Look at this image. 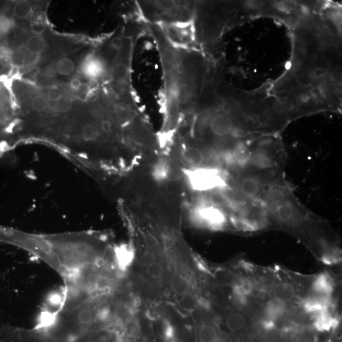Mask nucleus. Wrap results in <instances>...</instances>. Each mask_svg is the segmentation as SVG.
Masks as SVG:
<instances>
[{
	"instance_id": "f257e3e1",
	"label": "nucleus",
	"mask_w": 342,
	"mask_h": 342,
	"mask_svg": "<svg viewBox=\"0 0 342 342\" xmlns=\"http://www.w3.org/2000/svg\"><path fill=\"white\" fill-rule=\"evenodd\" d=\"M183 178L192 191L198 193L219 191L228 187L227 177L223 171L213 166L185 169Z\"/></svg>"
},
{
	"instance_id": "f03ea898",
	"label": "nucleus",
	"mask_w": 342,
	"mask_h": 342,
	"mask_svg": "<svg viewBox=\"0 0 342 342\" xmlns=\"http://www.w3.org/2000/svg\"><path fill=\"white\" fill-rule=\"evenodd\" d=\"M185 169L181 159H163L154 166L152 174L156 180L160 182H177L184 177Z\"/></svg>"
},
{
	"instance_id": "7ed1b4c3",
	"label": "nucleus",
	"mask_w": 342,
	"mask_h": 342,
	"mask_svg": "<svg viewBox=\"0 0 342 342\" xmlns=\"http://www.w3.org/2000/svg\"><path fill=\"white\" fill-rule=\"evenodd\" d=\"M194 217L200 225L212 230H219L227 222L225 213L216 205L212 204H204L196 207Z\"/></svg>"
},
{
	"instance_id": "20e7f679",
	"label": "nucleus",
	"mask_w": 342,
	"mask_h": 342,
	"mask_svg": "<svg viewBox=\"0 0 342 342\" xmlns=\"http://www.w3.org/2000/svg\"><path fill=\"white\" fill-rule=\"evenodd\" d=\"M334 290L335 283L332 278L328 273H321L314 278L310 294L331 300Z\"/></svg>"
},
{
	"instance_id": "39448f33",
	"label": "nucleus",
	"mask_w": 342,
	"mask_h": 342,
	"mask_svg": "<svg viewBox=\"0 0 342 342\" xmlns=\"http://www.w3.org/2000/svg\"><path fill=\"white\" fill-rule=\"evenodd\" d=\"M270 294L273 299L288 304L296 300L298 297L299 291L294 283L281 281L271 286Z\"/></svg>"
},
{
	"instance_id": "423d86ee",
	"label": "nucleus",
	"mask_w": 342,
	"mask_h": 342,
	"mask_svg": "<svg viewBox=\"0 0 342 342\" xmlns=\"http://www.w3.org/2000/svg\"><path fill=\"white\" fill-rule=\"evenodd\" d=\"M224 325L229 332L236 335L245 334L249 330V319L238 311L231 312L224 318Z\"/></svg>"
},
{
	"instance_id": "0eeeda50",
	"label": "nucleus",
	"mask_w": 342,
	"mask_h": 342,
	"mask_svg": "<svg viewBox=\"0 0 342 342\" xmlns=\"http://www.w3.org/2000/svg\"><path fill=\"white\" fill-rule=\"evenodd\" d=\"M181 161L188 169L198 168L204 165L205 155L200 149L187 147L181 151Z\"/></svg>"
},
{
	"instance_id": "6e6552de",
	"label": "nucleus",
	"mask_w": 342,
	"mask_h": 342,
	"mask_svg": "<svg viewBox=\"0 0 342 342\" xmlns=\"http://www.w3.org/2000/svg\"><path fill=\"white\" fill-rule=\"evenodd\" d=\"M130 58L126 61H120L115 64L110 72L111 80L117 84L128 85L129 83L131 66Z\"/></svg>"
},
{
	"instance_id": "1a4fd4ad",
	"label": "nucleus",
	"mask_w": 342,
	"mask_h": 342,
	"mask_svg": "<svg viewBox=\"0 0 342 342\" xmlns=\"http://www.w3.org/2000/svg\"><path fill=\"white\" fill-rule=\"evenodd\" d=\"M113 111L115 118L123 126L129 125L136 117L135 110L132 109L131 105L125 102L115 103L113 107Z\"/></svg>"
},
{
	"instance_id": "9d476101",
	"label": "nucleus",
	"mask_w": 342,
	"mask_h": 342,
	"mask_svg": "<svg viewBox=\"0 0 342 342\" xmlns=\"http://www.w3.org/2000/svg\"><path fill=\"white\" fill-rule=\"evenodd\" d=\"M114 258L115 264L120 270L125 271L133 262L134 252L127 245L121 246L114 249Z\"/></svg>"
},
{
	"instance_id": "9b49d317",
	"label": "nucleus",
	"mask_w": 342,
	"mask_h": 342,
	"mask_svg": "<svg viewBox=\"0 0 342 342\" xmlns=\"http://www.w3.org/2000/svg\"><path fill=\"white\" fill-rule=\"evenodd\" d=\"M287 311L285 303L280 302L275 299H271L265 306L264 312L268 320L277 321L282 319Z\"/></svg>"
},
{
	"instance_id": "f8f14e48",
	"label": "nucleus",
	"mask_w": 342,
	"mask_h": 342,
	"mask_svg": "<svg viewBox=\"0 0 342 342\" xmlns=\"http://www.w3.org/2000/svg\"><path fill=\"white\" fill-rule=\"evenodd\" d=\"M83 72L87 77L92 79L99 78L104 72V65L97 58L87 59L83 65Z\"/></svg>"
},
{
	"instance_id": "ddd939ff",
	"label": "nucleus",
	"mask_w": 342,
	"mask_h": 342,
	"mask_svg": "<svg viewBox=\"0 0 342 342\" xmlns=\"http://www.w3.org/2000/svg\"><path fill=\"white\" fill-rule=\"evenodd\" d=\"M200 342H218L219 333L213 324L204 323L201 324L198 333Z\"/></svg>"
},
{
	"instance_id": "4468645a",
	"label": "nucleus",
	"mask_w": 342,
	"mask_h": 342,
	"mask_svg": "<svg viewBox=\"0 0 342 342\" xmlns=\"http://www.w3.org/2000/svg\"><path fill=\"white\" fill-rule=\"evenodd\" d=\"M75 314H76L79 323L82 325L91 324L95 317H97V313L94 312L93 308L89 305L80 307V309H78Z\"/></svg>"
},
{
	"instance_id": "2eb2a0df",
	"label": "nucleus",
	"mask_w": 342,
	"mask_h": 342,
	"mask_svg": "<svg viewBox=\"0 0 342 342\" xmlns=\"http://www.w3.org/2000/svg\"><path fill=\"white\" fill-rule=\"evenodd\" d=\"M171 289L176 294H183L187 292L189 288L187 278H184L181 273H176L171 278Z\"/></svg>"
},
{
	"instance_id": "dca6fc26",
	"label": "nucleus",
	"mask_w": 342,
	"mask_h": 342,
	"mask_svg": "<svg viewBox=\"0 0 342 342\" xmlns=\"http://www.w3.org/2000/svg\"><path fill=\"white\" fill-rule=\"evenodd\" d=\"M46 43L44 38L40 35H34L27 42V48L29 53L33 55L40 54L44 50Z\"/></svg>"
},
{
	"instance_id": "f3484780",
	"label": "nucleus",
	"mask_w": 342,
	"mask_h": 342,
	"mask_svg": "<svg viewBox=\"0 0 342 342\" xmlns=\"http://www.w3.org/2000/svg\"><path fill=\"white\" fill-rule=\"evenodd\" d=\"M146 274L149 278L153 282L159 281L164 274V267L162 262L158 260L151 266L146 268Z\"/></svg>"
},
{
	"instance_id": "a211bd4d",
	"label": "nucleus",
	"mask_w": 342,
	"mask_h": 342,
	"mask_svg": "<svg viewBox=\"0 0 342 342\" xmlns=\"http://www.w3.org/2000/svg\"><path fill=\"white\" fill-rule=\"evenodd\" d=\"M56 69L60 74L68 76L73 72L75 65L73 61L68 58H63L57 62Z\"/></svg>"
},
{
	"instance_id": "6ab92c4d",
	"label": "nucleus",
	"mask_w": 342,
	"mask_h": 342,
	"mask_svg": "<svg viewBox=\"0 0 342 342\" xmlns=\"http://www.w3.org/2000/svg\"><path fill=\"white\" fill-rule=\"evenodd\" d=\"M126 334L130 338H136L140 335L141 326L140 322L135 318L132 317L126 320L125 324Z\"/></svg>"
},
{
	"instance_id": "aec40b11",
	"label": "nucleus",
	"mask_w": 342,
	"mask_h": 342,
	"mask_svg": "<svg viewBox=\"0 0 342 342\" xmlns=\"http://www.w3.org/2000/svg\"><path fill=\"white\" fill-rule=\"evenodd\" d=\"M73 100L67 95H63L59 100L55 102V108L61 114H66L73 107Z\"/></svg>"
},
{
	"instance_id": "412c9836",
	"label": "nucleus",
	"mask_w": 342,
	"mask_h": 342,
	"mask_svg": "<svg viewBox=\"0 0 342 342\" xmlns=\"http://www.w3.org/2000/svg\"><path fill=\"white\" fill-rule=\"evenodd\" d=\"M32 7L31 4L27 1H21L17 3L14 9V14L17 18L23 19L27 18L31 14Z\"/></svg>"
},
{
	"instance_id": "4be33fe9",
	"label": "nucleus",
	"mask_w": 342,
	"mask_h": 342,
	"mask_svg": "<svg viewBox=\"0 0 342 342\" xmlns=\"http://www.w3.org/2000/svg\"><path fill=\"white\" fill-rule=\"evenodd\" d=\"M158 260L155 252L151 249H147L140 256V263L143 268L146 269L151 266Z\"/></svg>"
},
{
	"instance_id": "5701e85b",
	"label": "nucleus",
	"mask_w": 342,
	"mask_h": 342,
	"mask_svg": "<svg viewBox=\"0 0 342 342\" xmlns=\"http://www.w3.org/2000/svg\"><path fill=\"white\" fill-rule=\"evenodd\" d=\"M293 342H317V339L313 331L302 329L297 333Z\"/></svg>"
},
{
	"instance_id": "b1692460",
	"label": "nucleus",
	"mask_w": 342,
	"mask_h": 342,
	"mask_svg": "<svg viewBox=\"0 0 342 342\" xmlns=\"http://www.w3.org/2000/svg\"><path fill=\"white\" fill-rule=\"evenodd\" d=\"M13 21L8 17L0 16V36L9 33L13 27Z\"/></svg>"
},
{
	"instance_id": "393cba45",
	"label": "nucleus",
	"mask_w": 342,
	"mask_h": 342,
	"mask_svg": "<svg viewBox=\"0 0 342 342\" xmlns=\"http://www.w3.org/2000/svg\"><path fill=\"white\" fill-rule=\"evenodd\" d=\"M32 106L34 110L39 112H43L48 107V101L46 98L42 96H38L34 98Z\"/></svg>"
},
{
	"instance_id": "a878e982",
	"label": "nucleus",
	"mask_w": 342,
	"mask_h": 342,
	"mask_svg": "<svg viewBox=\"0 0 342 342\" xmlns=\"http://www.w3.org/2000/svg\"><path fill=\"white\" fill-rule=\"evenodd\" d=\"M63 93L59 87H54L50 89L48 92V98L51 101L57 102L60 98L63 97Z\"/></svg>"
},
{
	"instance_id": "bb28decb",
	"label": "nucleus",
	"mask_w": 342,
	"mask_h": 342,
	"mask_svg": "<svg viewBox=\"0 0 342 342\" xmlns=\"http://www.w3.org/2000/svg\"><path fill=\"white\" fill-rule=\"evenodd\" d=\"M111 46H112L113 48L115 50H120L124 46L125 44V40L123 38L117 37L114 38L112 41H111Z\"/></svg>"
},
{
	"instance_id": "cd10ccee",
	"label": "nucleus",
	"mask_w": 342,
	"mask_h": 342,
	"mask_svg": "<svg viewBox=\"0 0 342 342\" xmlns=\"http://www.w3.org/2000/svg\"><path fill=\"white\" fill-rule=\"evenodd\" d=\"M70 86L74 89H79L81 86V82L78 79H74L70 82Z\"/></svg>"
},
{
	"instance_id": "c85d7f7f",
	"label": "nucleus",
	"mask_w": 342,
	"mask_h": 342,
	"mask_svg": "<svg viewBox=\"0 0 342 342\" xmlns=\"http://www.w3.org/2000/svg\"><path fill=\"white\" fill-rule=\"evenodd\" d=\"M44 29L45 28H44L43 25H38L34 26L33 29L34 33L36 34V35H40V34L43 31Z\"/></svg>"
},
{
	"instance_id": "c756f323",
	"label": "nucleus",
	"mask_w": 342,
	"mask_h": 342,
	"mask_svg": "<svg viewBox=\"0 0 342 342\" xmlns=\"http://www.w3.org/2000/svg\"><path fill=\"white\" fill-rule=\"evenodd\" d=\"M278 339H277H277H274L273 337H271V339H269V338L268 337V339H267V338H266V341H265V342H284L282 341H279Z\"/></svg>"
},
{
	"instance_id": "7c9ffc66",
	"label": "nucleus",
	"mask_w": 342,
	"mask_h": 342,
	"mask_svg": "<svg viewBox=\"0 0 342 342\" xmlns=\"http://www.w3.org/2000/svg\"><path fill=\"white\" fill-rule=\"evenodd\" d=\"M163 342H177L176 340L174 339V337L170 338H165Z\"/></svg>"
},
{
	"instance_id": "2f4dec72",
	"label": "nucleus",
	"mask_w": 342,
	"mask_h": 342,
	"mask_svg": "<svg viewBox=\"0 0 342 342\" xmlns=\"http://www.w3.org/2000/svg\"><path fill=\"white\" fill-rule=\"evenodd\" d=\"M341 342V341H340V340H338V341H336V342Z\"/></svg>"
},
{
	"instance_id": "473e14b6",
	"label": "nucleus",
	"mask_w": 342,
	"mask_h": 342,
	"mask_svg": "<svg viewBox=\"0 0 342 342\" xmlns=\"http://www.w3.org/2000/svg\"><path fill=\"white\" fill-rule=\"evenodd\" d=\"M95 342V341H91V342Z\"/></svg>"
}]
</instances>
